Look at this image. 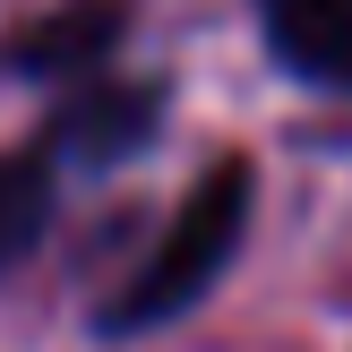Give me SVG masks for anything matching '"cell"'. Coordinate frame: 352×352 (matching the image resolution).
<instances>
[{"mask_svg":"<svg viewBox=\"0 0 352 352\" xmlns=\"http://www.w3.org/2000/svg\"><path fill=\"white\" fill-rule=\"evenodd\" d=\"M250 206H258L250 164H215L181 206H172V223L155 232L146 267H138L129 284H120L112 301L95 309V336H112V344H120V336H155V327L189 318V309H198L206 292L223 284V267H232L241 232H250Z\"/></svg>","mask_w":352,"mask_h":352,"instance_id":"cell-1","label":"cell"},{"mask_svg":"<svg viewBox=\"0 0 352 352\" xmlns=\"http://www.w3.org/2000/svg\"><path fill=\"white\" fill-rule=\"evenodd\" d=\"M250 9L275 69H292L301 86H327V95H352V0H250Z\"/></svg>","mask_w":352,"mask_h":352,"instance_id":"cell-2","label":"cell"},{"mask_svg":"<svg viewBox=\"0 0 352 352\" xmlns=\"http://www.w3.org/2000/svg\"><path fill=\"white\" fill-rule=\"evenodd\" d=\"M52 206H60V155L52 146H17L0 155V275L43 241Z\"/></svg>","mask_w":352,"mask_h":352,"instance_id":"cell-3","label":"cell"},{"mask_svg":"<svg viewBox=\"0 0 352 352\" xmlns=\"http://www.w3.org/2000/svg\"><path fill=\"white\" fill-rule=\"evenodd\" d=\"M112 26H120L112 0H95V9L78 0V9H60V17H43V26H26L9 60L26 69V78H69V69H86V60L103 52V34H112Z\"/></svg>","mask_w":352,"mask_h":352,"instance_id":"cell-4","label":"cell"}]
</instances>
